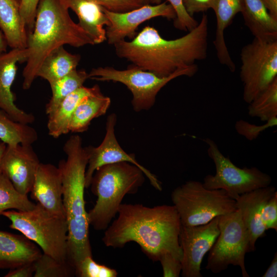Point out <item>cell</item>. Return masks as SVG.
Instances as JSON below:
<instances>
[{"mask_svg": "<svg viewBox=\"0 0 277 277\" xmlns=\"http://www.w3.org/2000/svg\"><path fill=\"white\" fill-rule=\"evenodd\" d=\"M118 216L106 229L102 241L106 247L122 248L137 243L153 262L169 253L182 261L179 242L181 221L174 205L149 207L140 204H122Z\"/></svg>", "mask_w": 277, "mask_h": 277, "instance_id": "cell-1", "label": "cell"}, {"mask_svg": "<svg viewBox=\"0 0 277 277\" xmlns=\"http://www.w3.org/2000/svg\"><path fill=\"white\" fill-rule=\"evenodd\" d=\"M207 15L186 35L174 39L162 37L154 28L145 26L131 41L113 45L115 53L144 70L167 77L177 70L189 67L207 55Z\"/></svg>", "mask_w": 277, "mask_h": 277, "instance_id": "cell-2", "label": "cell"}, {"mask_svg": "<svg viewBox=\"0 0 277 277\" xmlns=\"http://www.w3.org/2000/svg\"><path fill=\"white\" fill-rule=\"evenodd\" d=\"M66 160L58 167L63 184V202L68 224V260L74 269L87 256H92L89 223L85 208V173L89 154L78 135L70 136L63 146Z\"/></svg>", "mask_w": 277, "mask_h": 277, "instance_id": "cell-3", "label": "cell"}, {"mask_svg": "<svg viewBox=\"0 0 277 277\" xmlns=\"http://www.w3.org/2000/svg\"><path fill=\"white\" fill-rule=\"evenodd\" d=\"M63 0H40L33 30L28 33V58L23 71L22 87L29 89L44 58L65 45L78 48L94 45L90 37L71 18Z\"/></svg>", "mask_w": 277, "mask_h": 277, "instance_id": "cell-4", "label": "cell"}, {"mask_svg": "<svg viewBox=\"0 0 277 277\" xmlns=\"http://www.w3.org/2000/svg\"><path fill=\"white\" fill-rule=\"evenodd\" d=\"M145 174L136 165L122 162L103 165L92 176L91 190L97 196L88 212L90 225L98 231L106 230L117 213L124 196L135 194L145 182Z\"/></svg>", "mask_w": 277, "mask_h": 277, "instance_id": "cell-5", "label": "cell"}, {"mask_svg": "<svg viewBox=\"0 0 277 277\" xmlns=\"http://www.w3.org/2000/svg\"><path fill=\"white\" fill-rule=\"evenodd\" d=\"M2 215L11 221L10 228L19 231L37 244L44 253L59 261L69 262L68 228L65 217L50 213L37 203L31 210H7Z\"/></svg>", "mask_w": 277, "mask_h": 277, "instance_id": "cell-6", "label": "cell"}, {"mask_svg": "<svg viewBox=\"0 0 277 277\" xmlns=\"http://www.w3.org/2000/svg\"><path fill=\"white\" fill-rule=\"evenodd\" d=\"M171 198L181 224L185 226L205 224L238 209L236 201L225 190L208 189L196 181H187L174 189Z\"/></svg>", "mask_w": 277, "mask_h": 277, "instance_id": "cell-7", "label": "cell"}, {"mask_svg": "<svg viewBox=\"0 0 277 277\" xmlns=\"http://www.w3.org/2000/svg\"><path fill=\"white\" fill-rule=\"evenodd\" d=\"M197 69L195 64L179 69L168 76L160 77L133 65L123 70L106 66L92 68L88 76L97 81H112L125 85L132 93L133 110L140 112L149 110L154 105L157 94L169 82L181 76L191 77Z\"/></svg>", "mask_w": 277, "mask_h": 277, "instance_id": "cell-8", "label": "cell"}, {"mask_svg": "<svg viewBox=\"0 0 277 277\" xmlns=\"http://www.w3.org/2000/svg\"><path fill=\"white\" fill-rule=\"evenodd\" d=\"M220 233L207 258L206 268L213 273L227 269L230 265L239 266L243 277H249L245 257L250 250V236L239 209L219 216Z\"/></svg>", "mask_w": 277, "mask_h": 277, "instance_id": "cell-9", "label": "cell"}, {"mask_svg": "<svg viewBox=\"0 0 277 277\" xmlns=\"http://www.w3.org/2000/svg\"><path fill=\"white\" fill-rule=\"evenodd\" d=\"M243 99L250 103L277 78V39L254 37L240 54Z\"/></svg>", "mask_w": 277, "mask_h": 277, "instance_id": "cell-10", "label": "cell"}, {"mask_svg": "<svg viewBox=\"0 0 277 277\" xmlns=\"http://www.w3.org/2000/svg\"><path fill=\"white\" fill-rule=\"evenodd\" d=\"M204 141L216 170L214 175L204 177L203 184L206 188L225 190L235 200L241 194L271 184L272 179L268 174L254 167H237L222 153L213 140L208 138Z\"/></svg>", "mask_w": 277, "mask_h": 277, "instance_id": "cell-11", "label": "cell"}, {"mask_svg": "<svg viewBox=\"0 0 277 277\" xmlns=\"http://www.w3.org/2000/svg\"><path fill=\"white\" fill-rule=\"evenodd\" d=\"M117 117L113 113L109 115L106 123V133L103 141L97 147H86L89 159L85 173V187H90L94 173L100 167L110 164L126 162L133 164L144 172L150 184L157 190H162L161 182L151 171L140 164L134 154L126 153L120 145L115 134Z\"/></svg>", "mask_w": 277, "mask_h": 277, "instance_id": "cell-12", "label": "cell"}, {"mask_svg": "<svg viewBox=\"0 0 277 277\" xmlns=\"http://www.w3.org/2000/svg\"><path fill=\"white\" fill-rule=\"evenodd\" d=\"M219 216L198 226L181 225L179 242L183 252V277H202L201 264L220 233Z\"/></svg>", "mask_w": 277, "mask_h": 277, "instance_id": "cell-13", "label": "cell"}, {"mask_svg": "<svg viewBox=\"0 0 277 277\" xmlns=\"http://www.w3.org/2000/svg\"><path fill=\"white\" fill-rule=\"evenodd\" d=\"M103 10L109 21L106 27V37L108 43L114 45L126 37L132 39L136 35L138 26L145 22L156 17H163L168 19H174L175 12L167 2L141 7L125 12H115L103 7Z\"/></svg>", "mask_w": 277, "mask_h": 277, "instance_id": "cell-14", "label": "cell"}, {"mask_svg": "<svg viewBox=\"0 0 277 277\" xmlns=\"http://www.w3.org/2000/svg\"><path fill=\"white\" fill-rule=\"evenodd\" d=\"M41 163L32 145H7L0 163L5 174L20 193L30 192Z\"/></svg>", "mask_w": 277, "mask_h": 277, "instance_id": "cell-15", "label": "cell"}, {"mask_svg": "<svg viewBox=\"0 0 277 277\" xmlns=\"http://www.w3.org/2000/svg\"><path fill=\"white\" fill-rule=\"evenodd\" d=\"M27 58V48L11 49L0 53V110L16 122L29 124L34 121V116L15 105L11 91L17 71L16 65L26 62Z\"/></svg>", "mask_w": 277, "mask_h": 277, "instance_id": "cell-16", "label": "cell"}, {"mask_svg": "<svg viewBox=\"0 0 277 277\" xmlns=\"http://www.w3.org/2000/svg\"><path fill=\"white\" fill-rule=\"evenodd\" d=\"M30 192L31 198L48 211L66 218L63 202L62 176L58 167L41 163Z\"/></svg>", "mask_w": 277, "mask_h": 277, "instance_id": "cell-17", "label": "cell"}, {"mask_svg": "<svg viewBox=\"0 0 277 277\" xmlns=\"http://www.w3.org/2000/svg\"><path fill=\"white\" fill-rule=\"evenodd\" d=\"M276 192V188L270 185L241 194L235 199L237 208L249 232L250 252L255 251L257 240L265 235L266 230L262 220V210Z\"/></svg>", "mask_w": 277, "mask_h": 277, "instance_id": "cell-18", "label": "cell"}, {"mask_svg": "<svg viewBox=\"0 0 277 277\" xmlns=\"http://www.w3.org/2000/svg\"><path fill=\"white\" fill-rule=\"evenodd\" d=\"M42 254L35 243L24 235L0 230V269H13L36 261Z\"/></svg>", "mask_w": 277, "mask_h": 277, "instance_id": "cell-19", "label": "cell"}, {"mask_svg": "<svg viewBox=\"0 0 277 277\" xmlns=\"http://www.w3.org/2000/svg\"><path fill=\"white\" fill-rule=\"evenodd\" d=\"M68 9L77 15L80 26L90 36L94 44L107 40L104 26L109 25L103 7L93 0H63Z\"/></svg>", "mask_w": 277, "mask_h": 277, "instance_id": "cell-20", "label": "cell"}, {"mask_svg": "<svg viewBox=\"0 0 277 277\" xmlns=\"http://www.w3.org/2000/svg\"><path fill=\"white\" fill-rule=\"evenodd\" d=\"M243 0H213L211 8L216 20L215 37L213 44L220 63L231 72L235 70V65L229 53L224 38V31L232 23L235 16L241 12Z\"/></svg>", "mask_w": 277, "mask_h": 277, "instance_id": "cell-21", "label": "cell"}, {"mask_svg": "<svg viewBox=\"0 0 277 277\" xmlns=\"http://www.w3.org/2000/svg\"><path fill=\"white\" fill-rule=\"evenodd\" d=\"M0 30L11 49L27 47L28 33L17 0H0Z\"/></svg>", "mask_w": 277, "mask_h": 277, "instance_id": "cell-22", "label": "cell"}, {"mask_svg": "<svg viewBox=\"0 0 277 277\" xmlns=\"http://www.w3.org/2000/svg\"><path fill=\"white\" fill-rule=\"evenodd\" d=\"M241 11L245 24L255 38L277 39V19L269 12L261 0H243Z\"/></svg>", "mask_w": 277, "mask_h": 277, "instance_id": "cell-23", "label": "cell"}, {"mask_svg": "<svg viewBox=\"0 0 277 277\" xmlns=\"http://www.w3.org/2000/svg\"><path fill=\"white\" fill-rule=\"evenodd\" d=\"M100 89L97 85L92 87L84 86L66 97L57 108L48 114L47 128L49 134L54 138L69 132L70 122L74 111L80 101L85 96Z\"/></svg>", "mask_w": 277, "mask_h": 277, "instance_id": "cell-24", "label": "cell"}, {"mask_svg": "<svg viewBox=\"0 0 277 277\" xmlns=\"http://www.w3.org/2000/svg\"><path fill=\"white\" fill-rule=\"evenodd\" d=\"M110 104V98L104 95L100 88L84 97L72 115L69 124V132L80 133L87 131L91 121L104 115Z\"/></svg>", "mask_w": 277, "mask_h": 277, "instance_id": "cell-25", "label": "cell"}, {"mask_svg": "<svg viewBox=\"0 0 277 277\" xmlns=\"http://www.w3.org/2000/svg\"><path fill=\"white\" fill-rule=\"evenodd\" d=\"M80 60V54L70 53L64 46H61L44 58L37 72V77L50 83L76 69Z\"/></svg>", "mask_w": 277, "mask_h": 277, "instance_id": "cell-26", "label": "cell"}, {"mask_svg": "<svg viewBox=\"0 0 277 277\" xmlns=\"http://www.w3.org/2000/svg\"><path fill=\"white\" fill-rule=\"evenodd\" d=\"M89 78L85 70H73L64 76L49 83L52 95L46 106L47 115L54 111L62 101L70 94L83 86Z\"/></svg>", "mask_w": 277, "mask_h": 277, "instance_id": "cell-27", "label": "cell"}, {"mask_svg": "<svg viewBox=\"0 0 277 277\" xmlns=\"http://www.w3.org/2000/svg\"><path fill=\"white\" fill-rule=\"evenodd\" d=\"M37 138L36 131L29 124L16 122L0 110V140L7 145H32Z\"/></svg>", "mask_w": 277, "mask_h": 277, "instance_id": "cell-28", "label": "cell"}, {"mask_svg": "<svg viewBox=\"0 0 277 277\" xmlns=\"http://www.w3.org/2000/svg\"><path fill=\"white\" fill-rule=\"evenodd\" d=\"M249 104L251 116L265 122L277 117V78Z\"/></svg>", "mask_w": 277, "mask_h": 277, "instance_id": "cell-29", "label": "cell"}, {"mask_svg": "<svg viewBox=\"0 0 277 277\" xmlns=\"http://www.w3.org/2000/svg\"><path fill=\"white\" fill-rule=\"evenodd\" d=\"M35 205L28 199L27 195L17 190L8 177L0 172V216L8 209L29 211Z\"/></svg>", "mask_w": 277, "mask_h": 277, "instance_id": "cell-30", "label": "cell"}, {"mask_svg": "<svg viewBox=\"0 0 277 277\" xmlns=\"http://www.w3.org/2000/svg\"><path fill=\"white\" fill-rule=\"evenodd\" d=\"M73 274L74 269L69 262L59 261L44 253L35 261L34 277H68Z\"/></svg>", "mask_w": 277, "mask_h": 277, "instance_id": "cell-31", "label": "cell"}, {"mask_svg": "<svg viewBox=\"0 0 277 277\" xmlns=\"http://www.w3.org/2000/svg\"><path fill=\"white\" fill-rule=\"evenodd\" d=\"M75 275L80 277H116L115 269L96 262L92 256H87L82 261L75 271Z\"/></svg>", "mask_w": 277, "mask_h": 277, "instance_id": "cell-32", "label": "cell"}, {"mask_svg": "<svg viewBox=\"0 0 277 277\" xmlns=\"http://www.w3.org/2000/svg\"><path fill=\"white\" fill-rule=\"evenodd\" d=\"M162 0H150V4H160ZM173 7L176 14L174 19V26L175 28L182 31L192 30L198 24L193 16H190L186 11L182 0H166Z\"/></svg>", "mask_w": 277, "mask_h": 277, "instance_id": "cell-33", "label": "cell"}, {"mask_svg": "<svg viewBox=\"0 0 277 277\" xmlns=\"http://www.w3.org/2000/svg\"><path fill=\"white\" fill-rule=\"evenodd\" d=\"M277 125V117L267 121L262 125H256L247 121L241 120L235 124L237 132L249 141L255 140L265 130Z\"/></svg>", "mask_w": 277, "mask_h": 277, "instance_id": "cell-34", "label": "cell"}, {"mask_svg": "<svg viewBox=\"0 0 277 277\" xmlns=\"http://www.w3.org/2000/svg\"><path fill=\"white\" fill-rule=\"evenodd\" d=\"M262 220L266 230L277 231V192L264 205Z\"/></svg>", "mask_w": 277, "mask_h": 277, "instance_id": "cell-35", "label": "cell"}, {"mask_svg": "<svg viewBox=\"0 0 277 277\" xmlns=\"http://www.w3.org/2000/svg\"><path fill=\"white\" fill-rule=\"evenodd\" d=\"M106 9L115 12L129 11L142 6L140 0H93Z\"/></svg>", "mask_w": 277, "mask_h": 277, "instance_id": "cell-36", "label": "cell"}, {"mask_svg": "<svg viewBox=\"0 0 277 277\" xmlns=\"http://www.w3.org/2000/svg\"><path fill=\"white\" fill-rule=\"evenodd\" d=\"M160 262L164 277H179L181 273L182 265L181 261L169 253L161 256Z\"/></svg>", "mask_w": 277, "mask_h": 277, "instance_id": "cell-37", "label": "cell"}, {"mask_svg": "<svg viewBox=\"0 0 277 277\" xmlns=\"http://www.w3.org/2000/svg\"><path fill=\"white\" fill-rule=\"evenodd\" d=\"M40 0H21L20 12L27 27L31 31L33 29L38 5Z\"/></svg>", "mask_w": 277, "mask_h": 277, "instance_id": "cell-38", "label": "cell"}, {"mask_svg": "<svg viewBox=\"0 0 277 277\" xmlns=\"http://www.w3.org/2000/svg\"><path fill=\"white\" fill-rule=\"evenodd\" d=\"M187 13L191 16L194 13L207 11L211 8L213 0H182Z\"/></svg>", "mask_w": 277, "mask_h": 277, "instance_id": "cell-39", "label": "cell"}, {"mask_svg": "<svg viewBox=\"0 0 277 277\" xmlns=\"http://www.w3.org/2000/svg\"><path fill=\"white\" fill-rule=\"evenodd\" d=\"M35 261L24 264L16 268L11 269L6 277H31L35 272Z\"/></svg>", "mask_w": 277, "mask_h": 277, "instance_id": "cell-40", "label": "cell"}, {"mask_svg": "<svg viewBox=\"0 0 277 277\" xmlns=\"http://www.w3.org/2000/svg\"><path fill=\"white\" fill-rule=\"evenodd\" d=\"M277 276V254H274V257L262 277H276Z\"/></svg>", "mask_w": 277, "mask_h": 277, "instance_id": "cell-41", "label": "cell"}, {"mask_svg": "<svg viewBox=\"0 0 277 277\" xmlns=\"http://www.w3.org/2000/svg\"><path fill=\"white\" fill-rule=\"evenodd\" d=\"M269 13L277 19V0H261Z\"/></svg>", "mask_w": 277, "mask_h": 277, "instance_id": "cell-42", "label": "cell"}, {"mask_svg": "<svg viewBox=\"0 0 277 277\" xmlns=\"http://www.w3.org/2000/svg\"><path fill=\"white\" fill-rule=\"evenodd\" d=\"M7 46L5 37L0 30V53L7 51Z\"/></svg>", "mask_w": 277, "mask_h": 277, "instance_id": "cell-43", "label": "cell"}, {"mask_svg": "<svg viewBox=\"0 0 277 277\" xmlns=\"http://www.w3.org/2000/svg\"><path fill=\"white\" fill-rule=\"evenodd\" d=\"M6 146H7V145L5 143H4L2 141L0 142V163L1 162L2 158L3 157V155L5 151Z\"/></svg>", "mask_w": 277, "mask_h": 277, "instance_id": "cell-44", "label": "cell"}, {"mask_svg": "<svg viewBox=\"0 0 277 277\" xmlns=\"http://www.w3.org/2000/svg\"><path fill=\"white\" fill-rule=\"evenodd\" d=\"M143 5L150 4V0H140Z\"/></svg>", "mask_w": 277, "mask_h": 277, "instance_id": "cell-45", "label": "cell"}, {"mask_svg": "<svg viewBox=\"0 0 277 277\" xmlns=\"http://www.w3.org/2000/svg\"><path fill=\"white\" fill-rule=\"evenodd\" d=\"M17 1L19 3V4H20L21 0H17Z\"/></svg>", "mask_w": 277, "mask_h": 277, "instance_id": "cell-46", "label": "cell"}]
</instances>
